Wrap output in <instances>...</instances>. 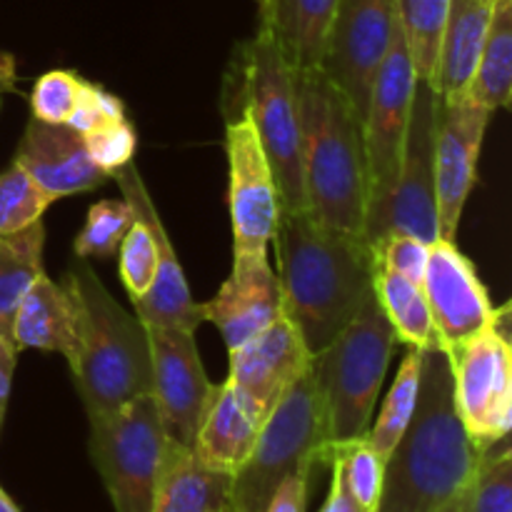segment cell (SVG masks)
<instances>
[{"label": "cell", "instance_id": "obj_30", "mask_svg": "<svg viewBox=\"0 0 512 512\" xmlns=\"http://www.w3.org/2000/svg\"><path fill=\"white\" fill-rule=\"evenodd\" d=\"M420 363H423V348H408L393 380V388L385 398L383 410L365 435V440L383 460L393 453L415 413L420 390Z\"/></svg>", "mask_w": 512, "mask_h": 512}, {"label": "cell", "instance_id": "obj_19", "mask_svg": "<svg viewBox=\"0 0 512 512\" xmlns=\"http://www.w3.org/2000/svg\"><path fill=\"white\" fill-rule=\"evenodd\" d=\"M203 315L220 330L228 353L275 323L283 315V295L268 253L233 255V270L218 295L203 303Z\"/></svg>", "mask_w": 512, "mask_h": 512}, {"label": "cell", "instance_id": "obj_18", "mask_svg": "<svg viewBox=\"0 0 512 512\" xmlns=\"http://www.w3.org/2000/svg\"><path fill=\"white\" fill-rule=\"evenodd\" d=\"M313 363L303 335L285 315L260 330L240 348L230 350L228 380L250 405L268 418L285 390Z\"/></svg>", "mask_w": 512, "mask_h": 512}, {"label": "cell", "instance_id": "obj_26", "mask_svg": "<svg viewBox=\"0 0 512 512\" xmlns=\"http://www.w3.org/2000/svg\"><path fill=\"white\" fill-rule=\"evenodd\" d=\"M43 245V220L18 233L0 235V338L8 343H13V323L20 300L43 275Z\"/></svg>", "mask_w": 512, "mask_h": 512}, {"label": "cell", "instance_id": "obj_44", "mask_svg": "<svg viewBox=\"0 0 512 512\" xmlns=\"http://www.w3.org/2000/svg\"><path fill=\"white\" fill-rule=\"evenodd\" d=\"M468 503H470V485L460 490L455 498H450L438 512H468Z\"/></svg>", "mask_w": 512, "mask_h": 512}, {"label": "cell", "instance_id": "obj_7", "mask_svg": "<svg viewBox=\"0 0 512 512\" xmlns=\"http://www.w3.org/2000/svg\"><path fill=\"white\" fill-rule=\"evenodd\" d=\"M395 345V330L373 293L333 343L313 355V373L328 415L330 448L368 435Z\"/></svg>", "mask_w": 512, "mask_h": 512}, {"label": "cell", "instance_id": "obj_34", "mask_svg": "<svg viewBox=\"0 0 512 512\" xmlns=\"http://www.w3.org/2000/svg\"><path fill=\"white\" fill-rule=\"evenodd\" d=\"M468 512H512V453L508 440L485 450L470 483Z\"/></svg>", "mask_w": 512, "mask_h": 512}, {"label": "cell", "instance_id": "obj_4", "mask_svg": "<svg viewBox=\"0 0 512 512\" xmlns=\"http://www.w3.org/2000/svg\"><path fill=\"white\" fill-rule=\"evenodd\" d=\"M63 288L75 305V348L68 365L88 418L153 393L148 330L138 315L108 293L83 258L70 265Z\"/></svg>", "mask_w": 512, "mask_h": 512}, {"label": "cell", "instance_id": "obj_17", "mask_svg": "<svg viewBox=\"0 0 512 512\" xmlns=\"http://www.w3.org/2000/svg\"><path fill=\"white\" fill-rule=\"evenodd\" d=\"M110 178L118 183L123 200L130 205L135 215H143L148 220L150 230H153L155 240H158V270H155V280L150 285L148 293L143 298H135V315L143 325H160V328H180V330H195L205 323L203 303H195L190 295L188 280H185L183 265H180L178 255H175L173 243L168 238L163 220H160L158 208L150 200L148 188H145L140 170L135 160L128 165L115 170Z\"/></svg>", "mask_w": 512, "mask_h": 512}, {"label": "cell", "instance_id": "obj_1", "mask_svg": "<svg viewBox=\"0 0 512 512\" xmlns=\"http://www.w3.org/2000/svg\"><path fill=\"white\" fill-rule=\"evenodd\" d=\"M273 248L283 315L303 335L310 355H318L373 298V245L298 210L280 213Z\"/></svg>", "mask_w": 512, "mask_h": 512}, {"label": "cell", "instance_id": "obj_25", "mask_svg": "<svg viewBox=\"0 0 512 512\" xmlns=\"http://www.w3.org/2000/svg\"><path fill=\"white\" fill-rule=\"evenodd\" d=\"M13 343L18 350L38 348L50 353L73 355L75 348V305L63 285L40 275L23 295L15 313Z\"/></svg>", "mask_w": 512, "mask_h": 512}, {"label": "cell", "instance_id": "obj_13", "mask_svg": "<svg viewBox=\"0 0 512 512\" xmlns=\"http://www.w3.org/2000/svg\"><path fill=\"white\" fill-rule=\"evenodd\" d=\"M415 85H418V75L410 63L400 25H395L393 43H390L388 53H385L383 63L375 73L363 120L370 175L368 208L383 200L398 178L405 135H408L410 125V110H413Z\"/></svg>", "mask_w": 512, "mask_h": 512}, {"label": "cell", "instance_id": "obj_31", "mask_svg": "<svg viewBox=\"0 0 512 512\" xmlns=\"http://www.w3.org/2000/svg\"><path fill=\"white\" fill-rule=\"evenodd\" d=\"M330 463L338 465L350 495L358 500L360 508L365 512L378 510L380 493H383L385 460L375 453L368 440H353V443L330 448L328 465Z\"/></svg>", "mask_w": 512, "mask_h": 512}, {"label": "cell", "instance_id": "obj_45", "mask_svg": "<svg viewBox=\"0 0 512 512\" xmlns=\"http://www.w3.org/2000/svg\"><path fill=\"white\" fill-rule=\"evenodd\" d=\"M0 512H20L18 505L8 498V493L3 488H0Z\"/></svg>", "mask_w": 512, "mask_h": 512}, {"label": "cell", "instance_id": "obj_28", "mask_svg": "<svg viewBox=\"0 0 512 512\" xmlns=\"http://www.w3.org/2000/svg\"><path fill=\"white\" fill-rule=\"evenodd\" d=\"M373 293L400 343L408 348H428L435 343L428 300L418 283L375 265Z\"/></svg>", "mask_w": 512, "mask_h": 512}, {"label": "cell", "instance_id": "obj_24", "mask_svg": "<svg viewBox=\"0 0 512 512\" xmlns=\"http://www.w3.org/2000/svg\"><path fill=\"white\" fill-rule=\"evenodd\" d=\"M338 0H260L268 25L295 70H318Z\"/></svg>", "mask_w": 512, "mask_h": 512}, {"label": "cell", "instance_id": "obj_11", "mask_svg": "<svg viewBox=\"0 0 512 512\" xmlns=\"http://www.w3.org/2000/svg\"><path fill=\"white\" fill-rule=\"evenodd\" d=\"M395 25L398 0H338L318 70L350 100L360 120Z\"/></svg>", "mask_w": 512, "mask_h": 512}, {"label": "cell", "instance_id": "obj_22", "mask_svg": "<svg viewBox=\"0 0 512 512\" xmlns=\"http://www.w3.org/2000/svg\"><path fill=\"white\" fill-rule=\"evenodd\" d=\"M493 8L495 0H450L438 65L430 83V88L445 103L468 95L485 38H488Z\"/></svg>", "mask_w": 512, "mask_h": 512}, {"label": "cell", "instance_id": "obj_9", "mask_svg": "<svg viewBox=\"0 0 512 512\" xmlns=\"http://www.w3.org/2000/svg\"><path fill=\"white\" fill-rule=\"evenodd\" d=\"M440 95L428 83L415 85L408 135L398 178L383 200L373 203L365 215L368 243L385 235L403 233L435 243L440 240L438 200H435V133H438Z\"/></svg>", "mask_w": 512, "mask_h": 512}, {"label": "cell", "instance_id": "obj_12", "mask_svg": "<svg viewBox=\"0 0 512 512\" xmlns=\"http://www.w3.org/2000/svg\"><path fill=\"white\" fill-rule=\"evenodd\" d=\"M233 255H263L280 220V193L258 133L245 113L225 118Z\"/></svg>", "mask_w": 512, "mask_h": 512}, {"label": "cell", "instance_id": "obj_29", "mask_svg": "<svg viewBox=\"0 0 512 512\" xmlns=\"http://www.w3.org/2000/svg\"><path fill=\"white\" fill-rule=\"evenodd\" d=\"M450 0H398V25L415 75L433 83L440 43L448 23Z\"/></svg>", "mask_w": 512, "mask_h": 512}, {"label": "cell", "instance_id": "obj_15", "mask_svg": "<svg viewBox=\"0 0 512 512\" xmlns=\"http://www.w3.org/2000/svg\"><path fill=\"white\" fill-rule=\"evenodd\" d=\"M420 288L428 300L435 343L443 350L483 333L500 315V310L490 303L478 270L455 240L440 238L430 243Z\"/></svg>", "mask_w": 512, "mask_h": 512}, {"label": "cell", "instance_id": "obj_36", "mask_svg": "<svg viewBox=\"0 0 512 512\" xmlns=\"http://www.w3.org/2000/svg\"><path fill=\"white\" fill-rule=\"evenodd\" d=\"M83 78L73 70H48L40 75L30 93V113L35 120L65 125L78 103Z\"/></svg>", "mask_w": 512, "mask_h": 512}, {"label": "cell", "instance_id": "obj_38", "mask_svg": "<svg viewBox=\"0 0 512 512\" xmlns=\"http://www.w3.org/2000/svg\"><path fill=\"white\" fill-rule=\"evenodd\" d=\"M370 245H373L375 265H378V268L390 270V273L395 275H403V278L413 280V283L418 285L423 283L430 243H425V240L420 238H413V235L393 233L375 240V243Z\"/></svg>", "mask_w": 512, "mask_h": 512}, {"label": "cell", "instance_id": "obj_20", "mask_svg": "<svg viewBox=\"0 0 512 512\" xmlns=\"http://www.w3.org/2000/svg\"><path fill=\"white\" fill-rule=\"evenodd\" d=\"M13 160L53 200L88 193L110 180V175L90 160L83 135L68 125L35 118L25 125Z\"/></svg>", "mask_w": 512, "mask_h": 512}, {"label": "cell", "instance_id": "obj_32", "mask_svg": "<svg viewBox=\"0 0 512 512\" xmlns=\"http://www.w3.org/2000/svg\"><path fill=\"white\" fill-rule=\"evenodd\" d=\"M133 223L135 215L125 200H100V203L90 205L83 230L73 243L75 258L108 260L110 255L118 253L120 243Z\"/></svg>", "mask_w": 512, "mask_h": 512}, {"label": "cell", "instance_id": "obj_33", "mask_svg": "<svg viewBox=\"0 0 512 512\" xmlns=\"http://www.w3.org/2000/svg\"><path fill=\"white\" fill-rule=\"evenodd\" d=\"M53 203L55 200L45 195L38 183L13 160L0 173V235L18 233L43 220V213Z\"/></svg>", "mask_w": 512, "mask_h": 512}, {"label": "cell", "instance_id": "obj_35", "mask_svg": "<svg viewBox=\"0 0 512 512\" xmlns=\"http://www.w3.org/2000/svg\"><path fill=\"white\" fill-rule=\"evenodd\" d=\"M135 215V213H133ZM120 253V280L128 290L130 300L143 298L155 280L158 270V240L150 230L148 220L143 215H135V223L125 233L123 243L118 248Z\"/></svg>", "mask_w": 512, "mask_h": 512}, {"label": "cell", "instance_id": "obj_8", "mask_svg": "<svg viewBox=\"0 0 512 512\" xmlns=\"http://www.w3.org/2000/svg\"><path fill=\"white\" fill-rule=\"evenodd\" d=\"M88 450L115 512H150L160 470L165 435L153 395H140L123 408L88 418Z\"/></svg>", "mask_w": 512, "mask_h": 512}, {"label": "cell", "instance_id": "obj_3", "mask_svg": "<svg viewBox=\"0 0 512 512\" xmlns=\"http://www.w3.org/2000/svg\"><path fill=\"white\" fill-rule=\"evenodd\" d=\"M305 210L320 225L363 235L370 200L363 120L320 70H295Z\"/></svg>", "mask_w": 512, "mask_h": 512}, {"label": "cell", "instance_id": "obj_39", "mask_svg": "<svg viewBox=\"0 0 512 512\" xmlns=\"http://www.w3.org/2000/svg\"><path fill=\"white\" fill-rule=\"evenodd\" d=\"M128 118L125 115L123 103H120L118 95L108 93L100 85L90 83V80H83V88H80L78 103H75L73 113L65 120L68 128H73L75 133L88 135L93 130L103 128V125L113 123V120Z\"/></svg>", "mask_w": 512, "mask_h": 512}, {"label": "cell", "instance_id": "obj_23", "mask_svg": "<svg viewBox=\"0 0 512 512\" xmlns=\"http://www.w3.org/2000/svg\"><path fill=\"white\" fill-rule=\"evenodd\" d=\"M230 480L233 475L210 468L193 448L168 438L150 512H213L230 505Z\"/></svg>", "mask_w": 512, "mask_h": 512}, {"label": "cell", "instance_id": "obj_14", "mask_svg": "<svg viewBox=\"0 0 512 512\" xmlns=\"http://www.w3.org/2000/svg\"><path fill=\"white\" fill-rule=\"evenodd\" d=\"M153 370V400L165 435L183 448H193L200 418L210 398L208 375L200 363L195 333L180 328L145 325Z\"/></svg>", "mask_w": 512, "mask_h": 512}, {"label": "cell", "instance_id": "obj_21", "mask_svg": "<svg viewBox=\"0 0 512 512\" xmlns=\"http://www.w3.org/2000/svg\"><path fill=\"white\" fill-rule=\"evenodd\" d=\"M263 420L260 410L230 380L213 385L195 433L193 453L210 468L233 475L248 460Z\"/></svg>", "mask_w": 512, "mask_h": 512}, {"label": "cell", "instance_id": "obj_2", "mask_svg": "<svg viewBox=\"0 0 512 512\" xmlns=\"http://www.w3.org/2000/svg\"><path fill=\"white\" fill-rule=\"evenodd\" d=\"M485 450L475 445L455 408L448 353L423 348L418 405L403 438L385 458L375 512H438L473 483Z\"/></svg>", "mask_w": 512, "mask_h": 512}, {"label": "cell", "instance_id": "obj_41", "mask_svg": "<svg viewBox=\"0 0 512 512\" xmlns=\"http://www.w3.org/2000/svg\"><path fill=\"white\" fill-rule=\"evenodd\" d=\"M18 353L20 350L15 348L13 343H8V340L0 338V433H3L5 410H8L10 385H13V373H15V363H18Z\"/></svg>", "mask_w": 512, "mask_h": 512}, {"label": "cell", "instance_id": "obj_37", "mask_svg": "<svg viewBox=\"0 0 512 512\" xmlns=\"http://www.w3.org/2000/svg\"><path fill=\"white\" fill-rule=\"evenodd\" d=\"M83 140L90 160L108 175L128 165L133 160L135 148H138V135H135V128L128 118L113 120V123L83 135Z\"/></svg>", "mask_w": 512, "mask_h": 512}, {"label": "cell", "instance_id": "obj_43", "mask_svg": "<svg viewBox=\"0 0 512 512\" xmlns=\"http://www.w3.org/2000/svg\"><path fill=\"white\" fill-rule=\"evenodd\" d=\"M18 85V75H15V58L10 53H0V98L5 93H13Z\"/></svg>", "mask_w": 512, "mask_h": 512}, {"label": "cell", "instance_id": "obj_10", "mask_svg": "<svg viewBox=\"0 0 512 512\" xmlns=\"http://www.w3.org/2000/svg\"><path fill=\"white\" fill-rule=\"evenodd\" d=\"M503 318L505 308L483 333L445 350L453 373L455 408L480 450H490L510 435L512 350L508 330L500 325Z\"/></svg>", "mask_w": 512, "mask_h": 512}, {"label": "cell", "instance_id": "obj_27", "mask_svg": "<svg viewBox=\"0 0 512 512\" xmlns=\"http://www.w3.org/2000/svg\"><path fill=\"white\" fill-rule=\"evenodd\" d=\"M470 98L495 110L510 108L512 103V0H495L488 38L475 68Z\"/></svg>", "mask_w": 512, "mask_h": 512}, {"label": "cell", "instance_id": "obj_46", "mask_svg": "<svg viewBox=\"0 0 512 512\" xmlns=\"http://www.w3.org/2000/svg\"><path fill=\"white\" fill-rule=\"evenodd\" d=\"M213 512H235V510H233V505H223V508H218V510H213Z\"/></svg>", "mask_w": 512, "mask_h": 512}, {"label": "cell", "instance_id": "obj_40", "mask_svg": "<svg viewBox=\"0 0 512 512\" xmlns=\"http://www.w3.org/2000/svg\"><path fill=\"white\" fill-rule=\"evenodd\" d=\"M315 468H300L298 473L290 475L278 490L273 500L263 512H308V495H310V478Z\"/></svg>", "mask_w": 512, "mask_h": 512}, {"label": "cell", "instance_id": "obj_42", "mask_svg": "<svg viewBox=\"0 0 512 512\" xmlns=\"http://www.w3.org/2000/svg\"><path fill=\"white\" fill-rule=\"evenodd\" d=\"M330 468H333V480H330L328 500H325L323 510L320 512H365L358 505V500L350 495V490H348V485H345L343 475H340L338 465L330 463Z\"/></svg>", "mask_w": 512, "mask_h": 512}, {"label": "cell", "instance_id": "obj_6", "mask_svg": "<svg viewBox=\"0 0 512 512\" xmlns=\"http://www.w3.org/2000/svg\"><path fill=\"white\" fill-rule=\"evenodd\" d=\"M328 458V415L310 363L270 410L248 460L233 473L230 505L235 512H263L290 475L328 465Z\"/></svg>", "mask_w": 512, "mask_h": 512}, {"label": "cell", "instance_id": "obj_16", "mask_svg": "<svg viewBox=\"0 0 512 512\" xmlns=\"http://www.w3.org/2000/svg\"><path fill=\"white\" fill-rule=\"evenodd\" d=\"M490 113L470 95L440 100L438 133H435V200H438L440 238L455 240L465 203L478 175L480 148Z\"/></svg>", "mask_w": 512, "mask_h": 512}, {"label": "cell", "instance_id": "obj_5", "mask_svg": "<svg viewBox=\"0 0 512 512\" xmlns=\"http://www.w3.org/2000/svg\"><path fill=\"white\" fill-rule=\"evenodd\" d=\"M235 65L238 88L230 100L235 113L248 115L258 133L278 185L280 213L305 210L295 68L263 23L258 25V33L240 48Z\"/></svg>", "mask_w": 512, "mask_h": 512}]
</instances>
